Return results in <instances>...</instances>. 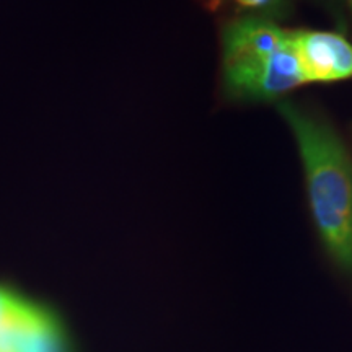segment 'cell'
<instances>
[{
  "mask_svg": "<svg viewBox=\"0 0 352 352\" xmlns=\"http://www.w3.org/2000/svg\"><path fill=\"white\" fill-rule=\"evenodd\" d=\"M290 38L305 83H328L352 77V44L342 34L294 30Z\"/></svg>",
  "mask_w": 352,
  "mask_h": 352,
  "instance_id": "obj_3",
  "label": "cell"
},
{
  "mask_svg": "<svg viewBox=\"0 0 352 352\" xmlns=\"http://www.w3.org/2000/svg\"><path fill=\"white\" fill-rule=\"evenodd\" d=\"M243 10L266 12L271 16H284L289 12V0H233Z\"/></svg>",
  "mask_w": 352,
  "mask_h": 352,
  "instance_id": "obj_4",
  "label": "cell"
},
{
  "mask_svg": "<svg viewBox=\"0 0 352 352\" xmlns=\"http://www.w3.org/2000/svg\"><path fill=\"white\" fill-rule=\"evenodd\" d=\"M222 67L226 91L236 100H276L305 83L290 32L261 15L223 25Z\"/></svg>",
  "mask_w": 352,
  "mask_h": 352,
  "instance_id": "obj_2",
  "label": "cell"
},
{
  "mask_svg": "<svg viewBox=\"0 0 352 352\" xmlns=\"http://www.w3.org/2000/svg\"><path fill=\"white\" fill-rule=\"evenodd\" d=\"M25 298L16 296V294L10 292L8 289L0 287V327L10 318L13 314L19 311V308L23 305Z\"/></svg>",
  "mask_w": 352,
  "mask_h": 352,
  "instance_id": "obj_5",
  "label": "cell"
},
{
  "mask_svg": "<svg viewBox=\"0 0 352 352\" xmlns=\"http://www.w3.org/2000/svg\"><path fill=\"white\" fill-rule=\"evenodd\" d=\"M314 2H316L318 6H321L323 8H327V10L331 13L334 19H336L341 23V19H342L341 0H314Z\"/></svg>",
  "mask_w": 352,
  "mask_h": 352,
  "instance_id": "obj_6",
  "label": "cell"
},
{
  "mask_svg": "<svg viewBox=\"0 0 352 352\" xmlns=\"http://www.w3.org/2000/svg\"><path fill=\"white\" fill-rule=\"evenodd\" d=\"M347 6H349V10H351V15H352V0H347Z\"/></svg>",
  "mask_w": 352,
  "mask_h": 352,
  "instance_id": "obj_8",
  "label": "cell"
},
{
  "mask_svg": "<svg viewBox=\"0 0 352 352\" xmlns=\"http://www.w3.org/2000/svg\"><path fill=\"white\" fill-rule=\"evenodd\" d=\"M201 3L206 8H209V10L215 12V10H219V8L223 6V0H201Z\"/></svg>",
  "mask_w": 352,
  "mask_h": 352,
  "instance_id": "obj_7",
  "label": "cell"
},
{
  "mask_svg": "<svg viewBox=\"0 0 352 352\" xmlns=\"http://www.w3.org/2000/svg\"><path fill=\"white\" fill-rule=\"evenodd\" d=\"M289 2H290V0H289Z\"/></svg>",
  "mask_w": 352,
  "mask_h": 352,
  "instance_id": "obj_9",
  "label": "cell"
},
{
  "mask_svg": "<svg viewBox=\"0 0 352 352\" xmlns=\"http://www.w3.org/2000/svg\"><path fill=\"white\" fill-rule=\"evenodd\" d=\"M277 108L296 135L321 240L334 261L352 272L351 153L336 131L316 114L292 101H279Z\"/></svg>",
  "mask_w": 352,
  "mask_h": 352,
  "instance_id": "obj_1",
  "label": "cell"
}]
</instances>
